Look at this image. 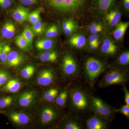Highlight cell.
I'll return each instance as SVG.
<instances>
[{
  "label": "cell",
  "instance_id": "1",
  "mask_svg": "<svg viewBox=\"0 0 129 129\" xmlns=\"http://www.w3.org/2000/svg\"><path fill=\"white\" fill-rule=\"evenodd\" d=\"M104 69L102 63L94 58H89L85 63L86 71L91 81L96 79L104 70Z\"/></svg>",
  "mask_w": 129,
  "mask_h": 129
},
{
  "label": "cell",
  "instance_id": "2",
  "mask_svg": "<svg viewBox=\"0 0 129 129\" xmlns=\"http://www.w3.org/2000/svg\"><path fill=\"white\" fill-rule=\"evenodd\" d=\"M84 0H48L54 7L64 11L74 12L81 6Z\"/></svg>",
  "mask_w": 129,
  "mask_h": 129
},
{
  "label": "cell",
  "instance_id": "3",
  "mask_svg": "<svg viewBox=\"0 0 129 129\" xmlns=\"http://www.w3.org/2000/svg\"><path fill=\"white\" fill-rule=\"evenodd\" d=\"M126 79L124 74L113 70L106 74L103 79V83L105 85H112L123 83Z\"/></svg>",
  "mask_w": 129,
  "mask_h": 129
},
{
  "label": "cell",
  "instance_id": "4",
  "mask_svg": "<svg viewBox=\"0 0 129 129\" xmlns=\"http://www.w3.org/2000/svg\"><path fill=\"white\" fill-rule=\"evenodd\" d=\"M92 105L94 111L98 115L104 118L111 116L112 114L111 108L101 99L94 98H92Z\"/></svg>",
  "mask_w": 129,
  "mask_h": 129
},
{
  "label": "cell",
  "instance_id": "5",
  "mask_svg": "<svg viewBox=\"0 0 129 129\" xmlns=\"http://www.w3.org/2000/svg\"><path fill=\"white\" fill-rule=\"evenodd\" d=\"M72 99L74 106L79 110H84L88 106L87 98L80 91H74L72 94Z\"/></svg>",
  "mask_w": 129,
  "mask_h": 129
},
{
  "label": "cell",
  "instance_id": "6",
  "mask_svg": "<svg viewBox=\"0 0 129 129\" xmlns=\"http://www.w3.org/2000/svg\"><path fill=\"white\" fill-rule=\"evenodd\" d=\"M77 69V64L73 58L69 55L64 56L62 63V69L64 73L68 75H73L76 72Z\"/></svg>",
  "mask_w": 129,
  "mask_h": 129
},
{
  "label": "cell",
  "instance_id": "7",
  "mask_svg": "<svg viewBox=\"0 0 129 129\" xmlns=\"http://www.w3.org/2000/svg\"><path fill=\"white\" fill-rule=\"evenodd\" d=\"M54 74L52 70H45L42 71L37 77V83L39 85L48 86L53 82Z\"/></svg>",
  "mask_w": 129,
  "mask_h": 129
},
{
  "label": "cell",
  "instance_id": "8",
  "mask_svg": "<svg viewBox=\"0 0 129 129\" xmlns=\"http://www.w3.org/2000/svg\"><path fill=\"white\" fill-rule=\"evenodd\" d=\"M9 117L12 122L19 125L27 124L30 121L28 115L24 113L13 112L9 114Z\"/></svg>",
  "mask_w": 129,
  "mask_h": 129
},
{
  "label": "cell",
  "instance_id": "9",
  "mask_svg": "<svg viewBox=\"0 0 129 129\" xmlns=\"http://www.w3.org/2000/svg\"><path fill=\"white\" fill-rule=\"evenodd\" d=\"M35 93L32 91H28L23 93L18 99V104L22 107H27L31 105L35 101Z\"/></svg>",
  "mask_w": 129,
  "mask_h": 129
},
{
  "label": "cell",
  "instance_id": "10",
  "mask_svg": "<svg viewBox=\"0 0 129 129\" xmlns=\"http://www.w3.org/2000/svg\"><path fill=\"white\" fill-rule=\"evenodd\" d=\"M24 58L22 55L16 51H11L8 54L6 63L9 67L18 66L23 62Z\"/></svg>",
  "mask_w": 129,
  "mask_h": 129
},
{
  "label": "cell",
  "instance_id": "11",
  "mask_svg": "<svg viewBox=\"0 0 129 129\" xmlns=\"http://www.w3.org/2000/svg\"><path fill=\"white\" fill-rule=\"evenodd\" d=\"M29 9L22 6H19L14 9L12 13V17L14 20L19 23H22L27 19Z\"/></svg>",
  "mask_w": 129,
  "mask_h": 129
},
{
  "label": "cell",
  "instance_id": "12",
  "mask_svg": "<svg viewBox=\"0 0 129 129\" xmlns=\"http://www.w3.org/2000/svg\"><path fill=\"white\" fill-rule=\"evenodd\" d=\"M56 113L55 111L51 107H46L42 112L41 120L44 124H47L55 118Z\"/></svg>",
  "mask_w": 129,
  "mask_h": 129
},
{
  "label": "cell",
  "instance_id": "13",
  "mask_svg": "<svg viewBox=\"0 0 129 129\" xmlns=\"http://www.w3.org/2000/svg\"><path fill=\"white\" fill-rule=\"evenodd\" d=\"M117 50V46L111 40L109 39L104 40L101 47V51L103 53L107 55H113Z\"/></svg>",
  "mask_w": 129,
  "mask_h": 129
},
{
  "label": "cell",
  "instance_id": "14",
  "mask_svg": "<svg viewBox=\"0 0 129 129\" xmlns=\"http://www.w3.org/2000/svg\"><path fill=\"white\" fill-rule=\"evenodd\" d=\"M16 29L14 24L7 22L3 25L1 30V34L3 37L7 39H11L14 37Z\"/></svg>",
  "mask_w": 129,
  "mask_h": 129
},
{
  "label": "cell",
  "instance_id": "15",
  "mask_svg": "<svg viewBox=\"0 0 129 129\" xmlns=\"http://www.w3.org/2000/svg\"><path fill=\"white\" fill-rule=\"evenodd\" d=\"M20 81L17 79H12L8 81L4 86L6 91L11 93H15L18 91L21 87Z\"/></svg>",
  "mask_w": 129,
  "mask_h": 129
},
{
  "label": "cell",
  "instance_id": "16",
  "mask_svg": "<svg viewBox=\"0 0 129 129\" xmlns=\"http://www.w3.org/2000/svg\"><path fill=\"white\" fill-rule=\"evenodd\" d=\"M129 25V22H121L118 24L113 34L114 39L116 40L121 39L124 36Z\"/></svg>",
  "mask_w": 129,
  "mask_h": 129
},
{
  "label": "cell",
  "instance_id": "17",
  "mask_svg": "<svg viewBox=\"0 0 129 129\" xmlns=\"http://www.w3.org/2000/svg\"><path fill=\"white\" fill-rule=\"evenodd\" d=\"M72 46L78 48H81L85 45L86 40L85 37L81 35L77 34L73 36L69 40Z\"/></svg>",
  "mask_w": 129,
  "mask_h": 129
},
{
  "label": "cell",
  "instance_id": "18",
  "mask_svg": "<svg viewBox=\"0 0 129 129\" xmlns=\"http://www.w3.org/2000/svg\"><path fill=\"white\" fill-rule=\"evenodd\" d=\"M86 125L89 129H103L105 128L103 122L96 117H92L89 119L86 122Z\"/></svg>",
  "mask_w": 129,
  "mask_h": 129
},
{
  "label": "cell",
  "instance_id": "19",
  "mask_svg": "<svg viewBox=\"0 0 129 129\" xmlns=\"http://www.w3.org/2000/svg\"><path fill=\"white\" fill-rule=\"evenodd\" d=\"M57 53L54 51H47L40 54L39 58L44 62H55L57 60Z\"/></svg>",
  "mask_w": 129,
  "mask_h": 129
},
{
  "label": "cell",
  "instance_id": "20",
  "mask_svg": "<svg viewBox=\"0 0 129 129\" xmlns=\"http://www.w3.org/2000/svg\"><path fill=\"white\" fill-rule=\"evenodd\" d=\"M121 17V14L117 10L111 11L106 16V19L109 24L112 26H115L117 24Z\"/></svg>",
  "mask_w": 129,
  "mask_h": 129
},
{
  "label": "cell",
  "instance_id": "21",
  "mask_svg": "<svg viewBox=\"0 0 129 129\" xmlns=\"http://www.w3.org/2000/svg\"><path fill=\"white\" fill-rule=\"evenodd\" d=\"M54 43L52 40L46 39L40 40L36 42V47L39 50H47L52 48Z\"/></svg>",
  "mask_w": 129,
  "mask_h": 129
},
{
  "label": "cell",
  "instance_id": "22",
  "mask_svg": "<svg viewBox=\"0 0 129 129\" xmlns=\"http://www.w3.org/2000/svg\"><path fill=\"white\" fill-rule=\"evenodd\" d=\"M15 43L17 46L22 50L27 51L29 50L30 47L27 41L22 34L16 37Z\"/></svg>",
  "mask_w": 129,
  "mask_h": 129
},
{
  "label": "cell",
  "instance_id": "23",
  "mask_svg": "<svg viewBox=\"0 0 129 129\" xmlns=\"http://www.w3.org/2000/svg\"><path fill=\"white\" fill-rule=\"evenodd\" d=\"M34 33L29 26H27L24 29L22 35L27 41L29 47L32 46L33 39L34 37Z\"/></svg>",
  "mask_w": 129,
  "mask_h": 129
},
{
  "label": "cell",
  "instance_id": "24",
  "mask_svg": "<svg viewBox=\"0 0 129 129\" xmlns=\"http://www.w3.org/2000/svg\"><path fill=\"white\" fill-rule=\"evenodd\" d=\"M35 71V67L31 65H28L21 70L20 74L24 79H28L33 76Z\"/></svg>",
  "mask_w": 129,
  "mask_h": 129
},
{
  "label": "cell",
  "instance_id": "25",
  "mask_svg": "<svg viewBox=\"0 0 129 129\" xmlns=\"http://www.w3.org/2000/svg\"><path fill=\"white\" fill-rule=\"evenodd\" d=\"M58 94V90L56 88H52L44 92V98L47 101L52 102L55 99Z\"/></svg>",
  "mask_w": 129,
  "mask_h": 129
},
{
  "label": "cell",
  "instance_id": "26",
  "mask_svg": "<svg viewBox=\"0 0 129 129\" xmlns=\"http://www.w3.org/2000/svg\"><path fill=\"white\" fill-rule=\"evenodd\" d=\"M41 12V9H37L29 13L27 19L28 21L32 24H34L39 21H40L41 18L40 14Z\"/></svg>",
  "mask_w": 129,
  "mask_h": 129
},
{
  "label": "cell",
  "instance_id": "27",
  "mask_svg": "<svg viewBox=\"0 0 129 129\" xmlns=\"http://www.w3.org/2000/svg\"><path fill=\"white\" fill-rule=\"evenodd\" d=\"M11 50V48L8 45H3L0 52V61L2 63H5L7 62V56Z\"/></svg>",
  "mask_w": 129,
  "mask_h": 129
},
{
  "label": "cell",
  "instance_id": "28",
  "mask_svg": "<svg viewBox=\"0 0 129 129\" xmlns=\"http://www.w3.org/2000/svg\"><path fill=\"white\" fill-rule=\"evenodd\" d=\"M98 1L100 9L106 11L110 9L114 0H98Z\"/></svg>",
  "mask_w": 129,
  "mask_h": 129
},
{
  "label": "cell",
  "instance_id": "29",
  "mask_svg": "<svg viewBox=\"0 0 129 129\" xmlns=\"http://www.w3.org/2000/svg\"><path fill=\"white\" fill-rule=\"evenodd\" d=\"M45 29V24L39 21L33 24L32 29L36 34L39 35L43 33Z\"/></svg>",
  "mask_w": 129,
  "mask_h": 129
},
{
  "label": "cell",
  "instance_id": "30",
  "mask_svg": "<svg viewBox=\"0 0 129 129\" xmlns=\"http://www.w3.org/2000/svg\"><path fill=\"white\" fill-rule=\"evenodd\" d=\"M67 98H68V93L67 91H63L58 96L56 99V103L58 106H64L66 102Z\"/></svg>",
  "mask_w": 129,
  "mask_h": 129
},
{
  "label": "cell",
  "instance_id": "31",
  "mask_svg": "<svg viewBox=\"0 0 129 129\" xmlns=\"http://www.w3.org/2000/svg\"><path fill=\"white\" fill-rule=\"evenodd\" d=\"M12 97L8 96L0 99V108H4L7 107L12 104L13 101Z\"/></svg>",
  "mask_w": 129,
  "mask_h": 129
},
{
  "label": "cell",
  "instance_id": "32",
  "mask_svg": "<svg viewBox=\"0 0 129 129\" xmlns=\"http://www.w3.org/2000/svg\"><path fill=\"white\" fill-rule=\"evenodd\" d=\"M119 62L120 64L125 65L129 62V52L128 51L125 52L120 55L119 58Z\"/></svg>",
  "mask_w": 129,
  "mask_h": 129
},
{
  "label": "cell",
  "instance_id": "33",
  "mask_svg": "<svg viewBox=\"0 0 129 129\" xmlns=\"http://www.w3.org/2000/svg\"><path fill=\"white\" fill-rule=\"evenodd\" d=\"M9 78V74L7 72L0 70V87L7 83Z\"/></svg>",
  "mask_w": 129,
  "mask_h": 129
},
{
  "label": "cell",
  "instance_id": "34",
  "mask_svg": "<svg viewBox=\"0 0 129 129\" xmlns=\"http://www.w3.org/2000/svg\"><path fill=\"white\" fill-rule=\"evenodd\" d=\"M119 112L125 115L127 118L129 117V106L127 104L124 106H122V107L119 109Z\"/></svg>",
  "mask_w": 129,
  "mask_h": 129
},
{
  "label": "cell",
  "instance_id": "35",
  "mask_svg": "<svg viewBox=\"0 0 129 129\" xmlns=\"http://www.w3.org/2000/svg\"><path fill=\"white\" fill-rule=\"evenodd\" d=\"M64 128L66 129H80V127L75 122H70L65 125Z\"/></svg>",
  "mask_w": 129,
  "mask_h": 129
},
{
  "label": "cell",
  "instance_id": "36",
  "mask_svg": "<svg viewBox=\"0 0 129 129\" xmlns=\"http://www.w3.org/2000/svg\"><path fill=\"white\" fill-rule=\"evenodd\" d=\"M77 27L78 26L76 25V24L71 25L64 30V33L67 35H70L72 34V33L75 30Z\"/></svg>",
  "mask_w": 129,
  "mask_h": 129
},
{
  "label": "cell",
  "instance_id": "37",
  "mask_svg": "<svg viewBox=\"0 0 129 129\" xmlns=\"http://www.w3.org/2000/svg\"><path fill=\"white\" fill-rule=\"evenodd\" d=\"M89 42L90 46L96 42H99V37L97 35H91L89 37Z\"/></svg>",
  "mask_w": 129,
  "mask_h": 129
},
{
  "label": "cell",
  "instance_id": "38",
  "mask_svg": "<svg viewBox=\"0 0 129 129\" xmlns=\"http://www.w3.org/2000/svg\"><path fill=\"white\" fill-rule=\"evenodd\" d=\"M11 0H0V6L2 8L9 7L11 5Z\"/></svg>",
  "mask_w": 129,
  "mask_h": 129
},
{
  "label": "cell",
  "instance_id": "39",
  "mask_svg": "<svg viewBox=\"0 0 129 129\" xmlns=\"http://www.w3.org/2000/svg\"><path fill=\"white\" fill-rule=\"evenodd\" d=\"M75 23L73 20L71 19H69L67 20V21H64L63 23L62 24V28L63 30L66 29L67 28L71 26V25H74L75 24Z\"/></svg>",
  "mask_w": 129,
  "mask_h": 129
},
{
  "label": "cell",
  "instance_id": "40",
  "mask_svg": "<svg viewBox=\"0 0 129 129\" xmlns=\"http://www.w3.org/2000/svg\"><path fill=\"white\" fill-rule=\"evenodd\" d=\"M37 0H21V2L23 5L26 6H32L36 3Z\"/></svg>",
  "mask_w": 129,
  "mask_h": 129
},
{
  "label": "cell",
  "instance_id": "41",
  "mask_svg": "<svg viewBox=\"0 0 129 129\" xmlns=\"http://www.w3.org/2000/svg\"><path fill=\"white\" fill-rule=\"evenodd\" d=\"M52 33V37H55L57 36L58 34V29L56 25H52L51 27Z\"/></svg>",
  "mask_w": 129,
  "mask_h": 129
},
{
  "label": "cell",
  "instance_id": "42",
  "mask_svg": "<svg viewBox=\"0 0 129 129\" xmlns=\"http://www.w3.org/2000/svg\"><path fill=\"white\" fill-rule=\"evenodd\" d=\"M124 90L125 93V103L127 105L129 106V92L125 86L124 87Z\"/></svg>",
  "mask_w": 129,
  "mask_h": 129
},
{
  "label": "cell",
  "instance_id": "43",
  "mask_svg": "<svg viewBox=\"0 0 129 129\" xmlns=\"http://www.w3.org/2000/svg\"><path fill=\"white\" fill-rule=\"evenodd\" d=\"M102 25L96 23H94L90 25L89 27V29L90 30H93V29H95L96 28L100 27H102Z\"/></svg>",
  "mask_w": 129,
  "mask_h": 129
},
{
  "label": "cell",
  "instance_id": "44",
  "mask_svg": "<svg viewBox=\"0 0 129 129\" xmlns=\"http://www.w3.org/2000/svg\"><path fill=\"white\" fill-rule=\"evenodd\" d=\"M103 29L102 26L100 27L96 28L93 30H90V32L92 35L96 34L97 33L101 32Z\"/></svg>",
  "mask_w": 129,
  "mask_h": 129
},
{
  "label": "cell",
  "instance_id": "45",
  "mask_svg": "<svg viewBox=\"0 0 129 129\" xmlns=\"http://www.w3.org/2000/svg\"><path fill=\"white\" fill-rule=\"evenodd\" d=\"M47 38H52V33L51 28L50 27L47 30L45 34Z\"/></svg>",
  "mask_w": 129,
  "mask_h": 129
},
{
  "label": "cell",
  "instance_id": "46",
  "mask_svg": "<svg viewBox=\"0 0 129 129\" xmlns=\"http://www.w3.org/2000/svg\"><path fill=\"white\" fill-rule=\"evenodd\" d=\"M100 42H96V43H94L92 44V45H90V47L91 49L92 50H95L97 48H98L99 46Z\"/></svg>",
  "mask_w": 129,
  "mask_h": 129
},
{
  "label": "cell",
  "instance_id": "47",
  "mask_svg": "<svg viewBox=\"0 0 129 129\" xmlns=\"http://www.w3.org/2000/svg\"><path fill=\"white\" fill-rule=\"evenodd\" d=\"M124 5L125 8L127 10H129V0H123Z\"/></svg>",
  "mask_w": 129,
  "mask_h": 129
},
{
  "label": "cell",
  "instance_id": "48",
  "mask_svg": "<svg viewBox=\"0 0 129 129\" xmlns=\"http://www.w3.org/2000/svg\"><path fill=\"white\" fill-rule=\"evenodd\" d=\"M3 45L2 44H1L0 43V52H1V50L2 49V48L3 47Z\"/></svg>",
  "mask_w": 129,
  "mask_h": 129
}]
</instances>
